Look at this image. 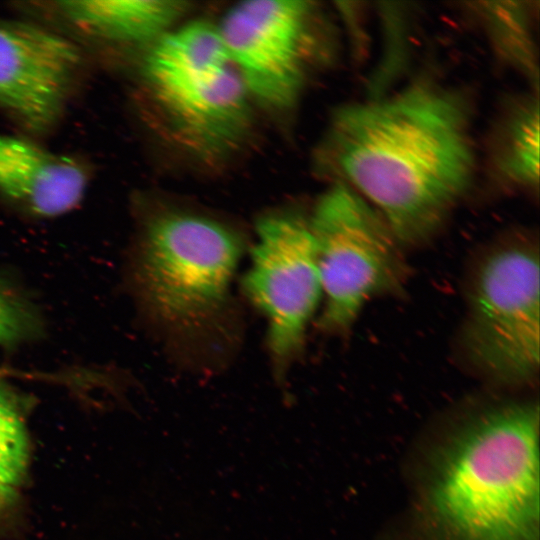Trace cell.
<instances>
[{
  "instance_id": "8",
  "label": "cell",
  "mask_w": 540,
  "mask_h": 540,
  "mask_svg": "<svg viewBox=\"0 0 540 540\" xmlns=\"http://www.w3.org/2000/svg\"><path fill=\"white\" fill-rule=\"evenodd\" d=\"M82 66L68 38L34 23L0 20V109L31 132L60 119Z\"/></svg>"
},
{
  "instance_id": "3",
  "label": "cell",
  "mask_w": 540,
  "mask_h": 540,
  "mask_svg": "<svg viewBox=\"0 0 540 540\" xmlns=\"http://www.w3.org/2000/svg\"><path fill=\"white\" fill-rule=\"evenodd\" d=\"M242 253L235 233L209 217L170 211L145 226L137 282L152 315L181 333L212 325L226 307Z\"/></svg>"
},
{
  "instance_id": "15",
  "label": "cell",
  "mask_w": 540,
  "mask_h": 540,
  "mask_svg": "<svg viewBox=\"0 0 540 540\" xmlns=\"http://www.w3.org/2000/svg\"><path fill=\"white\" fill-rule=\"evenodd\" d=\"M29 462L25 423L12 399L0 387V481L17 487Z\"/></svg>"
},
{
  "instance_id": "12",
  "label": "cell",
  "mask_w": 540,
  "mask_h": 540,
  "mask_svg": "<svg viewBox=\"0 0 540 540\" xmlns=\"http://www.w3.org/2000/svg\"><path fill=\"white\" fill-rule=\"evenodd\" d=\"M232 66L218 26L193 21L174 27L145 49V88L167 87Z\"/></svg>"
},
{
  "instance_id": "9",
  "label": "cell",
  "mask_w": 540,
  "mask_h": 540,
  "mask_svg": "<svg viewBox=\"0 0 540 540\" xmlns=\"http://www.w3.org/2000/svg\"><path fill=\"white\" fill-rule=\"evenodd\" d=\"M147 93L168 132L198 156L234 149L250 123V95L233 66Z\"/></svg>"
},
{
  "instance_id": "11",
  "label": "cell",
  "mask_w": 540,
  "mask_h": 540,
  "mask_svg": "<svg viewBox=\"0 0 540 540\" xmlns=\"http://www.w3.org/2000/svg\"><path fill=\"white\" fill-rule=\"evenodd\" d=\"M173 0H72L54 3V11L78 34L111 45L149 47L186 11Z\"/></svg>"
},
{
  "instance_id": "10",
  "label": "cell",
  "mask_w": 540,
  "mask_h": 540,
  "mask_svg": "<svg viewBox=\"0 0 540 540\" xmlns=\"http://www.w3.org/2000/svg\"><path fill=\"white\" fill-rule=\"evenodd\" d=\"M84 164L29 139L0 133V194L41 217L75 208L86 192Z\"/></svg>"
},
{
  "instance_id": "4",
  "label": "cell",
  "mask_w": 540,
  "mask_h": 540,
  "mask_svg": "<svg viewBox=\"0 0 540 540\" xmlns=\"http://www.w3.org/2000/svg\"><path fill=\"white\" fill-rule=\"evenodd\" d=\"M309 226L325 304L319 325L342 331L373 296L403 287L406 265L398 240L379 213L337 182L319 198Z\"/></svg>"
},
{
  "instance_id": "13",
  "label": "cell",
  "mask_w": 540,
  "mask_h": 540,
  "mask_svg": "<svg viewBox=\"0 0 540 540\" xmlns=\"http://www.w3.org/2000/svg\"><path fill=\"white\" fill-rule=\"evenodd\" d=\"M488 160L501 184L538 193V92L517 97L503 108L491 130Z\"/></svg>"
},
{
  "instance_id": "16",
  "label": "cell",
  "mask_w": 540,
  "mask_h": 540,
  "mask_svg": "<svg viewBox=\"0 0 540 540\" xmlns=\"http://www.w3.org/2000/svg\"><path fill=\"white\" fill-rule=\"evenodd\" d=\"M39 330L40 319L34 307L0 279V345L27 341Z\"/></svg>"
},
{
  "instance_id": "6",
  "label": "cell",
  "mask_w": 540,
  "mask_h": 540,
  "mask_svg": "<svg viewBox=\"0 0 540 540\" xmlns=\"http://www.w3.org/2000/svg\"><path fill=\"white\" fill-rule=\"evenodd\" d=\"M244 289L268 321V345L280 363L302 347L322 295L309 222L287 214L261 218Z\"/></svg>"
},
{
  "instance_id": "2",
  "label": "cell",
  "mask_w": 540,
  "mask_h": 540,
  "mask_svg": "<svg viewBox=\"0 0 540 540\" xmlns=\"http://www.w3.org/2000/svg\"><path fill=\"white\" fill-rule=\"evenodd\" d=\"M539 408L512 404L480 415L454 438L428 492L451 540H539Z\"/></svg>"
},
{
  "instance_id": "17",
  "label": "cell",
  "mask_w": 540,
  "mask_h": 540,
  "mask_svg": "<svg viewBox=\"0 0 540 540\" xmlns=\"http://www.w3.org/2000/svg\"><path fill=\"white\" fill-rule=\"evenodd\" d=\"M16 498V488L0 481V518L12 507Z\"/></svg>"
},
{
  "instance_id": "7",
  "label": "cell",
  "mask_w": 540,
  "mask_h": 540,
  "mask_svg": "<svg viewBox=\"0 0 540 540\" xmlns=\"http://www.w3.org/2000/svg\"><path fill=\"white\" fill-rule=\"evenodd\" d=\"M312 7L299 0H250L218 26L248 93L274 109L289 108L303 86Z\"/></svg>"
},
{
  "instance_id": "1",
  "label": "cell",
  "mask_w": 540,
  "mask_h": 540,
  "mask_svg": "<svg viewBox=\"0 0 540 540\" xmlns=\"http://www.w3.org/2000/svg\"><path fill=\"white\" fill-rule=\"evenodd\" d=\"M326 159L401 244L427 239L468 192L476 171L471 108L457 89L413 81L340 107Z\"/></svg>"
},
{
  "instance_id": "14",
  "label": "cell",
  "mask_w": 540,
  "mask_h": 540,
  "mask_svg": "<svg viewBox=\"0 0 540 540\" xmlns=\"http://www.w3.org/2000/svg\"><path fill=\"white\" fill-rule=\"evenodd\" d=\"M500 64L520 73L538 91L539 66L533 10L526 1H477L466 4Z\"/></svg>"
},
{
  "instance_id": "5",
  "label": "cell",
  "mask_w": 540,
  "mask_h": 540,
  "mask_svg": "<svg viewBox=\"0 0 540 540\" xmlns=\"http://www.w3.org/2000/svg\"><path fill=\"white\" fill-rule=\"evenodd\" d=\"M540 271L529 244L498 248L479 265L470 291L464 344L472 363L505 384L538 372Z\"/></svg>"
}]
</instances>
